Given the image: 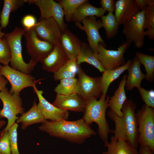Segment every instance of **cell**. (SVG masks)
<instances>
[{
    "label": "cell",
    "instance_id": "6da1fadb",
    "mask_svg": "<svg viewBox=\"0 0 154 154\" xmlns=\"http://www.w3.org/2000/svg\"><path fill=\"white\" fill-rule=\"evenodd\" d=\"M38 129L51 136L78 144L82 143L86 139L96 134L82 118L74 121L46 120Z\"/></svg>",
    "mask_w": 154,
    "mask_h": 154
},
{
    "label": "cell",
    "instance_id": "7a4b0ae2",
    "mask_svg": "<svg viewBox=\"0 0 154 154\" xmlns=\"http://www.w3.org/2000/svg\"><path fill=\"white\" fill-rule=\"evenodd\" d=\"M102 94L100 99L92 98L85 102V108L82 119L87 124L96 123L98 127V133L104 142L108 141L109 134L112 132L106 120V114L108 108L109 97Z\"/></svg>",
    "mask_w": 154,
    "mask_h": 154
},
{
    "label": "cell",
    "instance_id": "3957f363",
    "mask_svg": "<svg viewBox=\"0 0 154 154\" xmlns=\"http://www.w3.org/2000/svg\"><path fill=\"white\" fill-rule=\"evenodd\" d=\"M24 29L17 27L11 32L5 34L4 38L11 51V67L23 73L29 74L33 71L37 63L30 60L28 63H26L23 59L21 38Z\"/></svg>",
    "mask_w": 154,
    "mask_h": 154
},
{
    "label": "cell",
    "instance_id": "277c9868",
    "mask_svg": "<svg viewBox=\"0 0 154 154\" xmlns=\"http://www.w3.org/2000/svg\"><path fill=\"white\" fill-rule=\"evenodd\" d=\"M136 104L131 100H127L124 103L121 111L122 115L119 117L113 112L114 116L119 122L124 132L126 140L136 149L139 146V133L137 119L135 110Z\"/></svg>",
    "mask_w": 154,
    "mask_h": 154
},
{
    "label": "cell",
    "instance_id": "5b68a950",
    "mask_svg": "<svg viewBox=\"0 0 154 154\" xmlns=\"http://www.w3.org/2000/svg\"><path fill=\"white\" fill-rule=\"evenodd\" d=\"M140 146L148 147L154 153V108L145 104L136 113Z\"/></svg>",
    "mask_w": 154,
    "mask_h": 154
},
{
    "label": "cell",
    "instance_id": "8992f818",
    "mask_svg": "<svg viewBox=\"0 0 154 154\" xmlns=\"http://www.w3.org/2000/svg\"><path fill=\"white\" fill-rule=\"evenodd\" d=\"M0 100L3 104V108L0 110V119L6 118L8 121L5 127L1 131L3 132L8 131L15 123L19 118L17 115H22L25 112L20 96L10 94L6 87L0 92Z\"/></svg>",
    "mask_w": 154,
    "mask_h": 154
},
{
    "label": "cell",
    "instance_id": "52a82bcc",
    "mask_svg": "<svg viewBox=\"0 0 154 154\" xmlns=\"http://www.w3.org/2000/svg\"><path fill=\"white\" fill-rule=\"evenodd\" d=\"M131 43L127 40L123 42L115 50L107 49L100 43L96 56L105 70L115 69L125 64L124 55Z\"/></svg>",
    "mask_w": 154,
    "mask_h": 154
},
{
    "label": "cell",
    "instance_id": "ba28073f",
    "mask_svg": "<svg viewBox=\"0 0 154 154\" xmlns=\"http://www.w3.org/2000/svg\"><path fill=\"white\" fill-rule=\"evenodd\" d=\"M27 52L30 60L37 62L45 58L53 49L54 45L39 39L33 29H24Z\"/></svg>",
    "mask_w": 154,
    "mask_h": 154
},
{
    "label": "cell",
    "instance_id": "9c48e42d",
    "mask_svg": "<svg viewBox=\"0 0 154 154\" xmlns=\"http://www.w3.org/2000/svg\"><path fill=\"white\" fill-rule=\"evenodd\" d=\"M76 94L85 103L92 98H98L102 93L101 77H92L86 74L79 65Z\"/></svg>",
    "mask_w": 154,
    "mask_h": 154
},
{
    "label": "cell",
    "instance_id": "30bf717a",
    "mask_svg": "<svg viewBox=\"0 0 154 154\" xmlns=\"http://www.w3.org/2000/svg\"><path fill=\"white\" fill-rule=\"evenodd\" d=\"M0 75L5 77L10 83L11 88L9 93L19 96L20 92L26 88L32 87L35 78L29 74L15 70L8 65L0 64Z\"/></svg>",
    "mask_w": 154,
    "mask_h": 154
},
{
    "label": "cell",
    "instance_id": "8fae6325",
    "mask_svg": "<svg viewBox=\"0 0 154 154\" xmlns=\"http://www.w3.org/2000/svg\"><path fill=\"white\" fill-rule=\"evenodd\" d=\"M145 10L141 11L131 20L123 24V33L127 41L133 42L137 48L144 44Z\"/></svg>",
    "mask_w": 154,
    "mask_h": 154
},
{
    "label": "cell",
    "instance_id": "7c38bea8",
    "mask_svg": "<svg viewBox=\"0 0 154 154\" xmlns=\"http://www.w3.org/2000/svg\"><path fill=\"white\" fill-rule=\"evenodd\" d=\"M24 3L34 4L39 8L41 19L53 18L61 31L68 29L64 21V13L61 6L53 0H23Z\"/></svg>",
    "mask_w": 154,
    "mask_h": 154
},
{
    "label": "cell",
    "instance_id": "4fadbf2b",
    "mask_svg": "<svg viewBox=\"0 0 154 154\" xmlns=\"http://www.w3.org/2000/svg\"><path fill=\"white\" fill-rule=\"evenodd\" d=\"M113 121L115 124V129L112 131L114 135L111 137L110 143L104 142L107 151L102 154H138V151L126 140L124 132L118 122L116 120Z\"/></svg>",
    "mask_w": 154,
    "mask_h": 154
},
{
    "label": "cell",
    "instance_id": "5bb4252c",
    "mask_svg": "<svg viewBox=\"0 0 154 154\" xmlns=\"http://www.w3.org/2000/svg\"><path fill=\"white\" fill-rule=\"evenodd\" d=\"M80 23H75L76 26L79 29L84 31L87 35L88 45L95 53L98 52V46L101 43L105 48L106 44L101 37L99 30L102 28L101 20H97L95 16L87 17Z\"/></svg>",
    "mask_w": 154,
    "mask_h": 154
},
{
    "label": "cell",
    "instance_id": "9a60e30c",
    "mask_svg": "<svg viewBox=\"0 0 154 154\" xmlns=\"http://www.w3.org/2000/svg\"><path fill=\"white\" fill-rule=\"evenodd\" d=\"M33 29L40 39L54 45L60 42L61 31L53 18L40 19Z\"/></svg>",
    "mask_w": 154,
    "mask_h": 154
},
{
    "label": "cell",
    "instance_id": "2e32d148",
    "mask_svg": "<svg viewBox=\"0 0 154 154\" xmlns=\"http://www.w3.org/2000/svg\"><path fill=\"white\" fill-rule=\"evenodd\" d=\"M42 80V79H41L36 80L33 84L32 87L38 99V107L45 119L46 120L49 119L52 121L62 119L67 120L69 115L68 111L60 109L50 104L43 97V91L39 90L37 88L36 84Z\"/></svg>",
    "mask_w": 154,
    "mask_h": 154
},
{
    "label": "cell",
    "instance_id": "e0dca14e",
    "mask_svg": "<svg viewBox=\"0 0 154 154\" xmlns=\"http://www.w3.org/2000/svg\"><path fill=\"white\" fill-rule=\"evenodd\" d=\"M69 59L59 42L54 45L52 51L40 62L43 70L54 73L64 65Z\"/></svg>",
    "mask_w": 154,
    "mask_h": 154
},
{
    "label": "cell",
    "instance_id": "ac0fdd59",
    "mask_svg": "<svg viewBox=\"0 0 154 154\" xmlns=\"http://www.w3.org/2000/svg\"><path fill=\"white\" fill-rule=\"evenodd\" d=\"M60 43L63 51L69 59H76L82 43L79 38L68 29L61 31Z\"/></svg>",
    "mask_w": 154,
    "mask_h": 154
},
{
    "label": "cell",
    "instance_id": "d6986e66",
    "mask_svg": "<svg viewBox=\"0 0 154 154\" xmlns=\"http://www.w3.org/2000/svg\"><path fill=\"white\" fill-rule=\"evenodd\" d=\"M140 11L135 0L116 1L114 15L119 25L129 21Z\"/></svg>",
    "mask_w": 154,
    "mask_h": 154
},
{
    "label": "cell",
    "instance_id": "ffe728a7",
    "mask_svg": "<svg viewBox=\"0 0 154 154\" xmlns=\"http://www.w3.org/2000/svg\"><path fill=\"white\" fill-rule=\"evenodd\" d=\"M56 107L63 110L76 112H84L85 103L76 93L66 95H57L52 104Z\"/></svg>",
    "mask_w": 154,
    "mask_h": 154
},
{
    "label": "cell",
    "instance_id": "44dd1931",
    "mask_svg": "<svg viewBox=\"0 0 154 154\" xmlns=\"http://www.w3.org/2000/svg\"><path fill=\"white\" fill-rule=\"evenodd\" d=\"M127 75V74L123 75L118 88L115 91L114 95L109 97L108 101V107L110 110L119 117L122 116L121 109L127 100L125 85Z\"/></svg>",
    "mask_w": 154,
    "mask_h": 154
},
{
    "label": "cell",
    "instance_id": "7402d4cb",
    "mask_svg": "<svg viewBox=\"0 0 154 154\" xmlns=\"http://www.w3.org/2000/svg\"><path fill=\"white\" fill-rule=\"evenodd\" d=\"M128 75L126 80L125 87L127 91L132 90L135 87L137 88L141 87L142 80L145 78V75L141 69V64L135 56L132 60L128 69Z\"/></svg>",
    "mask_w": 154,
    "mask_h": 154
},
{
    "label": "cell",
    "instance_id": "603a6c76",
    "mask_svg": "<svg viewBox=\"0 0 154 154\" xmlns=\"http://www.w3.org/2000/svg\"><path fill=\"white\" fill-rule=\"evenodd\" d=\"M106 11L102 8L97 7L91 4L86 0L78 8L72 15L71 21L80 23L85 18L91 16L101 17Z\"/></svg>",
    "mask_w": 154,
    "mask_h": 154
},
{
    "label": "cell",
    "instance_id": "cb8c5ba5",
    "mask_svg": "<svg viewBox=\"0 0 154 154\" xmlns=\"http://www.w3.org/2000/svg\"><path fill=\"white\" fill-rule=\"evenodd\" d=\"M46 120L38 108L35 98L32 107L27 112H25L19 117L16 121L17 123H21V127L25 130L30 125L43 123Z\"/></svg>",
    "mask_w": 154,
    "mask_h": 154
},
{
    "label": "cell",
    "instance_id": "d4e9b609",
    "mask_svg": "<svg viewBox=\"0 0 154 154\" xmlns=\"http://www.w3.org/2000/svg\"><path fill=\"white\" fill-rule=\"evenodd\" d=\"M132 60H128L124 65L114 70H106L102 73L101 77L102 93L107 94L110 84L117 79L125 70H127L132 62Z\"/></svg>",
    "mask_w": 154,
    "mask_h": 154
},
{
    "label": "cell",
    "instance_id": "484cf974",
    "mask_svg": "<svg viewBox=\"0 0 154 154\" xmlns=\"http://www.w3.org/2000/svg\"><path fill=\"white\" fill-rule=\"evenodd\" d=\"M76 59L78 65L83 62H86L93 66L102 73L105 70L96 57L95 53L85 42L82 43L80 52Z\"/></svg>",
    "mask_w": 154,
    "mask_h": 154
},
{
    "label": "cell",
    "instance_id": "4316f807",
    "mask_svg": "<svg viewBox=\"0 0 154 154\" xmlns=\"http://www.w3.org/2000/svg\"><path fill=\"white\" fill-rule=\"evenodd\" d=\"M23 0H4L3 7L0 15V24L1 28H5L8 25L11 12H14L21 7Z\"/></svg>",
    "mask_w": 154,
    "mask_h": 154
},
{
    "label": "cell",
    "instance_id": "83f0119b",
    "mask_svg": "<svg viewBox=\"0 0 154 154\" xmlns=\"http://www.w3.org/2000/svg\"><path fill=\"white\" fill-rule=\"evenodd\" d=\"M79 66L76 59H69L64 65L54 73V79L58 81L64 78H75Z\"/></svg>",
    "mask_w": 154,
    "mask_h": 154
},
{
    "label": "cell",
    "instance_id": "f1b7e54d",
    "mask_svg": "<svg viewBox=\"0 0 154 154\" xmlns=\"http://www.w3.org/2000/svg\"><path fill=\"white\" fill-rule=\"evenodd\" d=\"M100 18L107 38L110 39L114 37L117 33L119 25L113 13L108 12L106 15H104Z\"/></svg>",
    "mask_w": 154,
    "mask_h": 154
},
{
    "label": "cell",
    "instance_id": "f546056e",
    "mask_svg": "<svg viewBox=\"0 0 154 154\" xmlns=\"http://www.w3.org/2000/svg\"><path fill=\"white\" fill-rule=\"evenodd\" d=\"M78 79L75 78H64L55 88L57 95L66 96L76 93Z\"/></svg>",
    "mask_w": 154,
    "mask_h": 154
},
{
    "label": "cell",
    "instance_id": "4dcf8cb0",
    "mask_svg": "<svg viewBox=\"0 0 154 154\" xmlns=\"http://www.w3.org/2000/svg\"><path fill=\"white\" fill-rule=\"evenodd\" d=\"M136 57L140 64L144 66L146 72L145 78L152 82L154 79V56H150L139 52L135 53Z\"/></svg>",
    "mask_w": 154,
    "mask_h": 154
},
{
    "label": "cell",
    "instance_id": "1f68e13d",
    "mask_svg": "<svg viewBox=\"0 0 154 154\" xmlns=\"http://www.w3.org/2000/svg\"><path fill=\"white\" fill-rule=\"evenodd\" d=\"M86 0H59L57 2L62 7L64 17L67 22L71 21L72 17L78 7Z\"/></svg>",
    "mask_w": 154,
    "mask_h": 154
},
{
    "label": "cell",
    "instance_id": "d6a6232c",
    "mask_svg": "<svg viewBox=\"0 0 154 154\" xmlns=\"http://www.w3.org/2000/svg\"><path fill=\"white\" fill-rule=\"evenodd\" d=\"M11 52L9 45L4 37L0 39V64L8 65L10 62Z\"/></svg>",
    "mask_w": 154,
    "mask_h": 154
},
{
    "label": "cell",
    "instance_id": "836d02e7",
    "mask_svg": "<svg viewBox=\"0 0 154 154\" xmlns=\"http://www.w3.org/2000/svg\"><path fill=\"white\" fill-rule=\"evenodd\" d=\"M18 124L15 122L9 129L11 154H20L18 148L17 128Z\"/></svg>",
    "mask_w": 154,
    "mask_h": 154
},
{
    "label": "cell",
    "instance_id": "e575fe53",
    "mask_svg": "<svg viewBox=\"0 0 154 154\" xmlns=\"http://www.w3.org/2000/svg\"><path fill=\"white\" fill-rule=\"evenodd\" d=\"M0 134V153L1 154H11L8 131L1 132Z\"/></svg>",
    "mask_w": 154,
    "mask_h": 154
},
{
    "label": "cell",
    "instance_id": "d590c367",
    "mask_svg": "<svg viewBox=\"0 0 154 154\" xmlns=\"http://www.w3.org/2000/svg\"><path fill=\"white\" fill-rule=\"evenodd\" d=\"M141 98L147 106L154 108V91L147 90L141 87L138 88Z\"/></svg>",
    "mask_w": 154,
    "mask_h": 154
},
{
    "label": "cell",
    "instance_id": "8d00e7d4",
    "mask_svg": "<svg viewBox=\"0 0 154 154\" xmlns=\"http://www.w3.org/2000/svg\"><path fill=\"white\" fill-rule=\"evenodd\" d=\"M154 28V5H148L145 10L144 28Z\"/></svg>",
    "mask_w": 154,
    "mask_h": 154
},
{
    "label": "cell",
    "instance_id": "74e56055",
    "mask_svg": "<svg viewBox=\"0 0 154 154\" xmlns=\"http://www.w3.org/2000/svg\"><path fill=\"white\" fill-rule=\"evenodd\" d=\"M36 17L31 15H27L22 19V23L24 29H29L33 28L37 24Z\"/></svg>",
    "mask_w": 154,
    "mask_h": 154
},
{
    "label": "cell",
    "instance_id": "f35d334b",
    "mask_svg": "<svg viewBox=\"0 0 154 154\" xmlns=\"http://www.w3.org/2000/svg\"><path fill=\"white\" fill-rule=\"evenodd\" d=\"M115 1L114 0H100L101 7L106 11L113 13L115 9Z\"/></svg>",
    "mask_w": 154,
    "mask_h": 154
},
{
    "label": "cell",
    "instance_id": "ab89813d",
    "mask_svg": "<svg viewBox=\"0 0 154 154\" xmlns=\"http://www.w3.org/2000/svg\"><path fill=\"white\" fill-rule=\"evenodd\" d=\"M141 11L145 10L148 5V0H135Z\"/></svg>",
    "mask_w": 154,
    "mask_h": 154
},
{
    "label": "cell",
    "instance_id": "60d3db41",
    "mask_svg": "<svg viewBox=\"0 0 154 154\" xmlns=\"http://www.w3.org/2000/svg\"><path fill=\"white\" fill-rule=\"evenodd\" d=\"M153 153L147 147L140 146L138 154H153Z\"/></svg>",
    "mask_w": 154,
    "mask_h": 154
},
{
    "label": "cell",
    "instance_id": "b9f144b4",
    "mask_svg": "<svg viewBox=\"0 0 154 154\" xmlns=\"http://www.w3.org/2000/svg\"><path fill=\"white\" fill-rule=\"evenodd\" d=\"M145 36H147L150 39H154V28H151L147 29L144 31Z\"/></svg>",
    "mask_w": 154,
    "mask_h": 154
},
{
    "label": "cell",
    "instance_id": "7bdbcfd3",
    "mask_svg": "<svg viewBox=\"0 0 154 154\" xmlns=\"http://www.w3.org/2000/svg\"><path fill=\"white\" fill-rule=\"evenodd\" d=\"M8 82L5 77L0 75V92L6 87Z\"/></svg>",
    "mask_w": 154,
    "mask_h": 154
},
{
    "label": "cell",
    "instance_id": "ee69618b",
    "mask_svg": "<svg viewBox=\"0 0 154 154\" xmlns=\"http://www.w3.org/2000/svg\"><path fill=\"white\" fill-rule=\"evenodd\" d=\"M5 33L1 31V28L0 24V39L4 37Z\"/></svg>",
    "mask_w": 154,
    "mask_h": 154
},
{
    "label": "cell",
    "instance_id": "f6af8a7d",
    "mask_svg": "<svg viewBox=\"0 0 154 154\" xmlns=\"http://www.w3.org/2000/svg\"><path fill=\"white\" fill-rule=\"evenodd\" d=\"M6 122L4 120H0V129L5 124Z\"/></svg>",
    "mask_w": 154,
    "mask_h": 154
},
{
    "label": "cell",
    "instance_id": "bcb514c9",
    "mask_svg": "<svg viewBox=\"0 0 154 154\" xmlns=\"http://www.w3.org/2000/svg\"><path fill=\"white\" fill-rule=\"evenodd\" d=\"M1 13V11L0 10V16Z\"/></svg>",
    "mask_w": 154,
    "mask_h": 154
},
{
    "label": "cell",
    "instance_id": "7dc6e473",
    "mask_svg": "<svg viewBox=\"0 0 154 154\" xmlns=\"http://www.w3.org/2000/svg\"><path fill=\"white\" fill-rule=\"evenodd\" d=\"M1 3V1H0V3Z\"/></svg>",
    "mask_w": 154,
    "mask_h": 154
},
{
    "label": "cell",
    "instance_id": "c3c4849f",
    "mask_svg": "<svg viewBox=\"0 0 154 154\" xmlns=\"http://www.w3.org/2000/svg\"><path fill=\"white\" fill-rule=\"evenodd\" d=\"M0 154H1L0 153Z\"/></svg>",
    "mask_w": 154,
    "mask_h": 154
}]
</instances>
